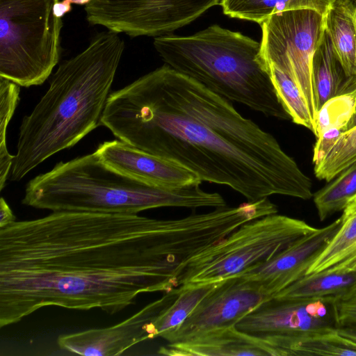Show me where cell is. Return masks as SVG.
I'll return each instance as SVG.
<instances>
[{
    "mask_svg": "<svg viewBox=\"0 0 356 356\" xmlns=\"http://www.w3.org/2000/svg\"><path fill=\"white\" fill-rule=\"evenodd\" d=\"M204 247L193 215L54 211L0 228V327L47 307L117 314L178 286Z\"/></svg>",
    "mask_w": 356,
    "mask_h": 356,
    "instance_id": "1",
    "label": "cell"
},
{
    "mask_svg": "<svg viewBox=\"0 0 356 356\" xmlns=\"http://www.w3.org/2000/svg\"><path fill=\"white\" fill-rule=\"evenodd\" d=\"M100 125L248 201L313 196L311 179L271 134L228 99L166 64L110 93Z\"/></svg>",
    "mask_w": 356,
    "mask_h": 356,
    "instance_id": "2",
    "label": "cell"
},
{
    "mask_svg": "<svg viewBox=\"0 0 356 356\" xmlns=\"http://www.w3.org/2000/svg\"><path fill=\"white\" fill-rule=\"evenodd\" d=\"M124 49L118 33L107 30L60 64L45 94L22 119L10 180L20 181L100 125Z\"/></svg>",
    "mask_w": 356,
    "mask_h": 356,
    "instance_id": "3",
    "label": "cell"
},
{
    "mask_svg": "<svg viewBox=\"0 0 356 356\" xmlns=\"http://www.w3.org/2000/svg\"><path fill=\"white\" fill-rule=\"evenodd\" d=\"M200 184L165 187L148 184L106 165L97 153L60 161L26 184L22 203L39 209L107 213H138L160 207L218 208V193Z\"/></svg>",
    "mask_w": 356,
    "mask_h": 356,
    "instance_id": "4",
    "label": "cell"
},
{
    "mask_svg": "<svg viewBox=\"0 0 356 356\" xmlns=\"http://www.w3.org/2000/svg\"><path fill=\"white\" fill-rule=\"evenodd\" d=\"M154 47L176 71L267 117L291 120L261 54V43L218 24L187 36L156 37Z\"/></svg>",
    "mask_w": 356,
    "mask_h": 356,
    "instance_id": "5",
    "label": "cell"
},
{
    "mask_svg": "<svg viewBox=\"0 0 356 356\" xmlns=\"http://www.w3.org/2000/svg\"><path fill=\"white\" fill-rule=\"evenodd\" d=\"M59 0H0V76L19 86L42 84L60 56Z\"/></svg>",
    "mask_w": 356,
    "mask_h": 356,
    "instance_id": "6",
    "label": "cell"
},
{
    "mask_svg": "<svg viewBox=\"0 0 356 356\" xmlns=\"http://www.w3.org/2000/svg\"><path fill=\"white\" fill-rule=\"evenodd\" d=\"M316 229L304 220L277 213L247 222L187 261L178 286L212 284L237 275Z\"/></svg>",
    "mask_w": 356,
    "mask_h": 356,
    "instance_id": "7",
    "label": "cell"
},
{
    "mask_svg": "<svg viewBox=\"0 0 356 356\" xmlns=\"http://www.w3.org/2000/svg\"><path fill=\"white\" fill-rule=\"evenodd\" d=\"M325 15L312 9L286 10L271 15L261 24V54L296 83L316 122L313 88V55L325 33Z\"/></svg>",
    "mask_w": 356,
    "mask_h": 356,
    "instance_id": "8",
    "label": "cell"
},
{
    "mask_svg": "<svg viewBox=\"0 0 356 356\" xmlns=\"http://www.w3.org/2000/svg\"><path fill=\"white\" fill-rule=\"evenodd\" d=\"M222 0H92L87 21L131 38L170 34L195 20Z\"/></svg>",
    "mask_w": 356,
    "mask_h": 356,
    "instance_id": "9",
    "label": "cell"
},
{
    "mask_svg": "<svg viewBox=\"0 0 356 356\" xmlns=\"http://www.w3.org/2000/svg\"><path fill=\"white\" fill-rule=\"evenodd\" d=\"M271 298L258 282L240 275L229 277L219 282L179 326L160 337L169 343L178 342L204 331L236 325Z\"/></svg>",
    "mask_w": 356,
    "mask_h": 356,
    "instance_id": "10",
    "label": "cell"
},
{
    "mask_svg": "<svg viewBox=\"0 0 356 356\" xmlns=\"http://www.w3.org/2000/svg\"><path fill=\"white\" fill-rule=\"evenodd\" d=\"M179 293L176 287L159 299L113 325L58 336V346L69 353L87 356L122 355L133 346L156 338L155 323Z\"/></svg>",
    "mask_w": 356,
    "mask_h": 356,
    "instance_id": "11",
    "label": "cell"
},
{
    "mask_svg": "<svg viewBox=\"0 0 356 356\" xmlns=\"http://www.w3.org/2000/svg\"><path fill=\"white\" fill-rule=\"evenodd\" d=\"M334 296L289 299L273 298L241 319L236 327L266 339L327 327H337Z\"/></svg>",
    "mask_w": 356,
    "mask_h": 356,
    "instance_id": "12",
    "label": "cell"
},
{
    "mask_svg": "<svg viewBox=\"0 0 356 356\" xmlns=\"http://www.w3.org/2000/svg\"><path fill=\"white\" fill-rule=\"evenodd\" d=\"M340 218L300 238L268 261L237 275L261 283L271 298L305 275L339 228Z\"/></svg>",
    "mask_w": 356,
    "mask_h": 356,
    "instance_id": "13",
    "label": "cell"
},
{
    "mask_svg": "<svg viewBox=\"0 0 356 356\" xmlns=\"http://www.w3.org/2000/svg\"><path fill=\"white\" fill-rule=\"evenodd\" d=\"M95 152L109 168L148 184L179 187L202 182L188 169L120 140L105 141Z\"/></svg>",
    "mask_w": 356,
    "mask_h": 356,
    "instance_id": "14",
    "label": "cell"
},
{
    "mask_svg": "<svg viewBox=\"0 0 356 356\" xmlns=\"http://www.w3.org/2000/svg\"><path fill=\"white\" fill-rule=\"evenodd\" d=\"M158 353L169 356H278L265 339L244 332L236 325L199 333L186 340L168 343Z\"/></svg>",
    "mask_w": 356,
    "mask_h": 356,
    "instance_id": "15",
    "label": "cell"
},
{
    "mask_svg": "<svg viewBox=\"0 0 356 356\" xmlns=\"http://www.w3.org/2000/svg\"><path fill=\"white\" fill-rule=\"evenodd\" d=\"M334 273H356V196L342 210L339 229L305 275Z\"/></svg>",
    "mask_w": 356,
    "mask_h": 356,
    "instance_id": "16",
    "label": "cell"
},
{
    "mask_svg": "<svg viewBox=\"0 0 356 356\" xmlns=\"http://www.w3.org/2000/svg\"><path fill=\"white\" fill-rule=\"evenodd\" d=\"M312 76L317 113L329 100L356 87V81L347 76L325 31L313 55Z\"/></svg>",
    "mask_w": 356,
    "mask_h": 356,
    "instance_id": "17",
    "label": "cell"
},
{
    "mask_svg": "<svg viewBox=\"0 0 356 356\" xmlns=\"http://www.w3.org/2000/svg\"><path fill=\"white\" fill-rule=\"evenodd\" d=\"M324 17L334 50L347 76L356 81V0H334Z\"/></svg>",
    "mask_w": 356,
    "mask_h": 356,
    "instance_id": "18",
    "label": "cell"
},
{
    "mask_svg": "<svg viewBox=\"0 0 356 356\" xmlns=\"http://www.w3.org/2000/svg\"><path fill=\"white\" fill-rule=\"evenodd\" d=\"M334 0H222L223 13L232 18L261 24L271 15L286 10L312 9L325 15Z\"/></svg>",
    "mask_w": 356,
    "mask_h": 356,
    "instance_id": "19",
    "label": "cell"
},
{
    "mask_svg": "<svg viewBox=\"0 0 356 356\" xmlns=\"http://www.w3.org/2000/svg\"><path fill=\"white\" fill-rule=\"evenodd\" d=\"M356 282V273H334L305 275L275 297L305 299L334 296Z\"/></svg>",
    "mask_w": 356,
    "mask_h": 356,
    "instance_id": "20",
    "label": "cell"
},
{
    "mask_svg": "<svg viewBox=\"0 0 356 356\" xmlns=\"http://www.w3.org/2000/svg\"><path fill=\"white\" fill-rule=\"evenodd\" d=\"M313 195L321 221L342 211L356 196V161L339 172Z\"/></svg>",
    "mask_w": 356,
    "mask_h": 356,
    "instance_id": "21",
    "label": "cell"
},
{
    "mask_svg": "<svg viewBox=\"0 0 356 356\" xmlns=\"http://www.w3.org/2000/svg\"><path fill=\"white\" fill-rule=\"evenodd\" d=\"M266 68L277 95L291 120L309 129L316 136V122L296 83L275 67L266 65Z\"/></svg>",
    "mask_w": 356,
    "mask_h": 356,
    "instance_id": "22",
    "label": "cell"
},
{
    "mask_svg": "<svg viewBox=\"0 0 356 356\" xmlns=\"http://www.w3.org/2000/svg\"><path fill=\"white\" fill-rule=\"evenodd\" d=\"M218 282L179 286V296L155 323L156 337L179 326Z\"/></svg>",
    "mask_w": 356,
    "mask_h": 356,
    "instance_id": "23",
    "label": "cell"
},
{
    "mask_svg": "<svg viewBox=\"0 0 356 356\" xmlns=\"http://www.w3.org/2000/svg\"><path fill=\"white\" fill-rule=\"evenodd\" d=\"M19 85L0 76V191L9 178L14 159L7 149L6 131L19 100Z\"/></svg>",
    "mask_w": 356,
    "mask_h": 356,
    "instance_id": "24",
    "label": "cell"
},
{
    "mask_svg": "<svg viewBox=\"0 0 356 356\" xmlns=\"http://www.w3.org/2000/svg\"><path fill=\"white\" fill-rule=\"evenodd\" d=\"M355 161L356 125L339 136L325 159L314 166V173L318 179L329 181Z\"/></svg>",
    "mask_w": 356,
    "mask_h": 356,
    "instance_id": "25",
    "label": "cell"
},
{
    "mask_svg": "<svg viewBox=\"0 0 356 356\" xmlns=\"http://www.w3.org/2000/svg\"><path fill=\"white\" fill-rule=\"evenodd\" d=\"M355 108L356 87L350 92L329 100L317 113L316 137L330 127H343L346 130L347 124L353 116Z\"/></svg>",
    "mask_w": 356,
    "mask_h": 356,
    "instance_id": "26",
    "label": "cell"
},
{
    "mask_svg": "<svg viewBox=\"0 0 356 356\" xmlns=\"http://www.w3.org/2000/svg\"><path fill=\"white\" fill-rule=\"evenodd\" d=\"M332 305L337 327L356 324V282L334 296Z\"/></svg>",
    "mask_w": 356,
    "mask_h": 356,
    "instance_id": "27",
    "label": "cell"
},
{
    "mask_svg": "<svg viewBox=\"0 0 356 356\" xmlns=\"http://www.w3.org/2000/svg\"><path fill=\"white\" fill-rule=\"evenodd\" d=\"M343 127H333L325 129L316 138L314 149L313 163L318 165L332 149L339 136L346 131Z\"/></svg>",
    "mask_w": 356,
    "mask_h": 356,
    "instance_id": "28",
    "label": "cell"
},
{
    "mask_svg": "<svg viewBox=\"0 0 356 356\" xmlns=\"http://www.w3.org/2000/svg\"><path fill=\"white\" fill-rule=\"evenodd\" d=\"M15 219L12 209L6 200L1 197L0 199V228L8 226L16 221Z\"/></svg>",
    "mask_w": 356,
    "mask_h": 356,
    "instance_id": "29",
    "label": "cell"
},
{
    "mask_svg": "<svg viewBox=\"0 0 356 356\" xmlns=\"http://www.w3.org/2000/svg\"><path fill=\"white\" fill-rule=\"evenodd\" d=\"M337 330L340 334L356 342V324L339 327Z\"/></svg>",
    "mask_w": 356,
    "mask_h": 356,
    "instance_id": "30",
    "label": "cell"
},
{
    "mask_svg": "<svg viewBox=\"0 0 356 356\" xmlns=\"http://www.w3.org/2000/svg\"><path fill=\"white\" fill-rule=\"evenodd\" d=\"M72 10L71 3L65 0L57 2L54 6V11L58 17H61Z\"/></svg>",
    "mask_w": 356,
    "mask_h": 356,
    "instance_id": "31",
    "label": "cell"
},
{
    "mask_svg": "<svg viewBox=\"0 0 356 356\" xmlns=\"http://www.w3.org/2000/svg\"><path fill=\"white\" fill-rule=\"evenodd\" d=\"M356 125V108H355V111L353 115V116L351 117V118L350 119V120L348 121V124H347V126H346V130L353 127L354 126Z\"/></svg>",
    "mask_w": 356,
    "mask_h": 356,
    "instance_id": "32",
    "label": "cell"
},
{
    "mask_svg": "<svg viewBox=\"0 0 356 356\" xmlns=\"http://www.w3.org/2000/svg\"><path fill=\"white\" fill-rule=\"evenodd\" d=\"M70 3H76L79 5H86L89 2H90L92 0H65Z\"/></svg>",
    "mask_w": 356,
    "mask_h": 356,
    "instance_id": "33",
    "label": "cell"
}]
</instances>
